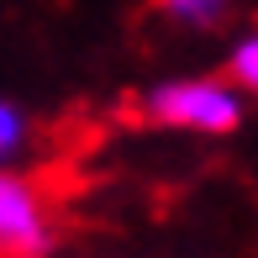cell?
<instances>
[{
    "instance_id": "cell-1",
    "label": "cell",
    "mask_w": 258,
    "mask_h": 258,
    "mask_svg": "<svg viewBox=\"0 0 258 258\" xmlns=\"http://www.w3.org/2000/svg\"><path fill=\"white\" fill-rule=\"evenodd\" d=\"M143 116L158 126H174V132H190V137H221L242 121V85L232 74L227 79H216V74L169 79V85L148 90Z\"/></svg>"
},
{
    "instance_id": "cell-2",
    "label": "cell",
    "mask_w": 258,
    "mask_h": 258,
    "mask_svg": "<svg viewBox=\"0 0 258 258\" xmlns=\"http://www.w3.org/2000/svg\"><path fill=\"white\" fill-rule=\"evenodd\" d=\"M58 242V221L32 174H21L16 163L0 169V253L6 258H37Z\"/></svg>"
},
{
    "instance_id": "cell-3",
    "label": "cell",
    "mask_w": 258,
    "mask_h": 258,
    "mask_svg": "<svg viewBox=\"0 0 258 258\" xmlns=\"http://www.w3.org/2000/svg\"><path fill=\"white\" fill-rule=\"evenodd\" d=\"M27 143H32V121L21 116V105L0 100V169L27 153Z\"/></svg>"
},
{
    "instance_id": "cell-4",
    "label": "cell",
    "mask_w": 258,
    "mask_h": 258,
    "mask_svg": "<svg viewBox=\"0 0 258 258\" xmlns=\"http://www.w3.org/2000/svg\"><path fill=\"white\" fill-rule=\"evenodd\" d=\"M227 74L237 79L248 95H258V32L237 37V48H232V58H227Z\"/></svg>"
},
{
    "instance_id": "cell-5",
    "label": "cell",
    "mask_w": 258,
    "mask_h": 258,
    "mask_svg": "<svg viewBox=\"0 0 258 258\" xmlns=\"http://www.w3.org/2000/svg\"><path fill=\"white\" fill-rule=\"evenodd\" d=\"M158 6L169 16H179V21H216L227 0H158Z\"/></svg>"
}]
</instances>
